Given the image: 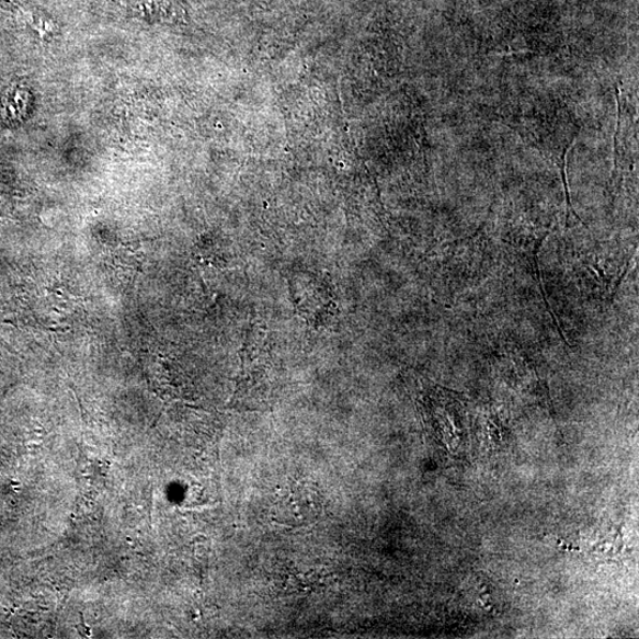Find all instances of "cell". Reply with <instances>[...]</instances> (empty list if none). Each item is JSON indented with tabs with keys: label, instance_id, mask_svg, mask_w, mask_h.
<instances>
[{
	"label": "cell",
	"instance_id": "cell-1",
	"mask_svg": "<svg viewBox=\"0 0 639 639\" xmlns=\"http://www.w3.org/2000/svg\"><path fill=\"white\" fill-rule=\"evenodd\" d=\"M322 502L315 486L304 482L292 484L276 500L275 520L288 527H304L317 522Z\"/></svg>",
	"mask_w": 639,
	"mask_h": 639
},
{
	"label": "cell",
	"instance_id": "cell-2",
	"mask_svg": "<svg viewBox=\"0 0 639 639\" xmlns=\"http://www.w3.org/2000/svg\"><path fill=\"white\" fill-rule=\"evenodd\" d=\"M546 235H544L540 239V241L537 242V244H535L534 251H533V267H534V274L537 275V281H538V287L543 297V301L544 305L549 313V316H551L554 323L556 324L559 335L561 338V340L563 341L564 344H567L568 346H570L569 341L567 340V338H564L563 333H562V329L560 326V322L557 318V316L555 315V311L551 307V305H549V303L547 301V297H546V293L543 286V278H541V270H540V262H539V249L543 247V242L546 239Z\"/></svg>",
	"mask_w": 639,
	"mask_h": 639
},
{
	"label": "cell",
	"instance_id": "cell-3",
	"mask_svg": "<svg viewBox=\"0 0 639 639\" xmlns=\"http://www.w3.org/2000/svg\"><path fill=\"white\" fill-rule=\"evenodd\" d=\"M572 146H573V141L570 144L569 147H567V150H564V152H563V163H562V168H561V175H562L564 193H567L568 212L570 210L578 218V220H581L583 222L581 217H579L575 214V212L573 210V207L571 204V197H570V189H569V183H568V175H567L568 152L572 150ZM583 225H584V222H583Z\"/></svg>",
	"mask_w": 639,
	"mask_h": 639
}]
</instances>
